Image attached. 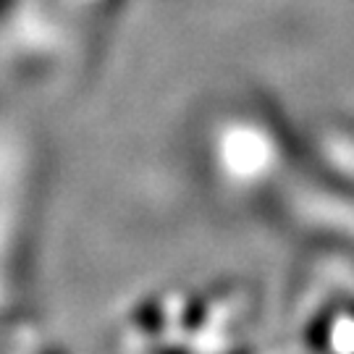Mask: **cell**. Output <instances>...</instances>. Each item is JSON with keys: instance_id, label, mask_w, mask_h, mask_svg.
Masks as SVG:
<instances>
[{"instance_id": "6da1fadb", "label": "cell", "mask_w": 354, "mask_h": 354, "mask_svg": "<svg viewBox=\"0 0 354 354\" xmlns=\"http://www.w3.org/2000/svg\"><path fill=\"white\" fill-rule=\"evenodd\" d=\"M45 354H66L64 349H50V352H45Z\"/></svg>"}]
</instances>
